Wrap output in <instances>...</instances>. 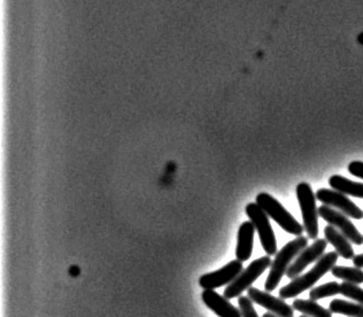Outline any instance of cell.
<instances>
[{"instance_id": "cell-25", "label": "cell", "mask_w": 363, "mask_h": 317, "mask_svg": "<svg viewBox=\"0 0 363 317\" xmlns=\"http://www.w3.org/2000/svg\"><path fill=\"white\" fill-rule=\"evenodd\" d=\"M299 317H309V316H306V315H304V316H299Z\"/></svg>"}, {"instance_id": "cell-7", "label": "cell", "mask_w": 363, "mask_h": 317, "mask_svg": "<svg viewBox=\"0 0 363 317\" xmlns=\"http://www.w3.org/2000/svg\"><path fill=\"white\" fill-rule=\"evenodd\" d=\"M318 215L330 226L339 230L350 240V243H353L357 246L363 245L362 235L345 214L341 213L327 205H322L321 207L318 208Z\"/></svg>"}, {"instance_id": "cell-12", "label": "cell", "mask_w": 363, "mask_h": 317, "mask_svg": "<svg viewBox=\"0 0 363 317\" xmlns=\"http://www.w3.org/2000/svg\"><path fill=\"white\" fill-rule=\"evenodd\" d=\"M201 299L204 304L219 317H241V311L214 290H204Z\"/></svg>"}, {"instance_id": "cell-8", "label": "cell", "mask_w": 363, "mask_h": 317, "mask_svg": "<svg viewBox=\"0 0 363 317\" xmlns=\"http://www.w3.org/2000/svg\"><path fill=\"white\" fill-rule=\"evenodd\" d=\"M316 199L323 202V205L337 209L341 213L345 214L346 216L352 217L354 220L363 219V211L357 207L353 201L348 199V196L336 190L329 189H320L316 192Z\"/></svg>"}, {"instance_id": "cell-2", "label": "cell", "mask_w": 363, "mask_h": 317, "mask_svg": "<svg viewBox=\"0 0 363 317\" xmlns=\"http://www.w3.org/2000/svg\"><path fill=\"white\" fill-rule=\"evenodd\" d=\"M308 245V237H297L296 239L286 244L280 252H277L273 263L270 265V272L267 281L264 283L266 291L271 292L278 286L283 276L286 275L290 265H292L294 258L299 256L300 253Z\"/></svg>"}, {"instance_id": "cell-4", "label": "cell", "mask_w": 363, "mask_h": 317, "mask_svg": "<svg viewBox=\"0 0 363 317\" xmlns=\"http://www.w3.org/2000/svg\"><path fill=\"white\" fill-rule=\"evenodd\" d=\"M297 199L301 209L304 228L311 239L316 240L318 236V208L316 207V196L308 183H300L297 186Z\"/></svg>"}, {"instance_id": "cell-6", "label": "cell", "mask_w": 363, "mask_h": 317, "mask_svg": "<svg viewBox=\"0 0 363 317\" xmlns=\"http://www.w3.org/2000/svg\"><path fill=\"white\" fill-rule=\"evenodd\" d=\"M246 215L250 217L252 223L260 237L261 245L268 256H276L277 242L276 236L273 233V228L269 222V216L261 209L257 202H251L246 206Z\"/></svg>"}, {"instance_id": "cell-9", "label": "cell", "mask_w": 363, "mask_h": 317, "mask_svg": "<svg viewBox=\"0 0 363 317\" xmlns=\"http://www.w3.org/2000/svg\"><path fill=\"white\" fill-rule=\"evenodd\" d=\"M243 272V263L234 260L216 272H208L199 279V285L204 290H215L223 285L232 284Z\"/></svg>"}, {"instance_id": "cell-23", "label": "cell", "mask_w": 363, "mask_h": 317, "mask_svg": "<svg viewBox=\"0 0 363 317\" xmlns=\"http://www.w3.org/2000/svg\"><path fill=\"white\" fill-rule=\"evenodd\" d=\"M353 263L355 267H357V268H363V253L362 254H359V256H354L353 259Z\"/></svg>"}, {"instance_id": "cell-11", "label": "cell", "mask_w": 363, "mask_h": 317, "mask_svg": "<svg viewBox=\"0 0 363 317\" xmlns=\"http://www.w3.org/2000/svg\"><path fill=\"white\" fill-rule=\"evenodd\" d=\"M248 297L253 302L259 304L269 313L278 317H294V309L292 306L286 304L283 299L276 298L270 295L269 292L261 291L259 288H250L248 290Z\"/></svg>"}, {"instance_id": "cell-18", "label": "cell", "mask_w": 363, "mask_h": 317, "mask_svg": "<svg viewBox=\"0 0 363 317\" xmlns=\"http://www.w3.org/2000/svg\"><path fill=\"white\" fill-rule=\"evenodd\" d=\"M332 275L344 282L352 284H362L363 270L357 267H343V265H334L332 269Z\"/></svg>"}, {"instance_id": "cell-13", "label": "cell", "mask_w": 363, "mask_h": 317, "mask_svg": "<svg viewBox=\"0 0 363 317\" xmlns=\"http://www.w3.org/2000/svg\"><path fill=\"white\" fill-rule=\"evenodd\" d=\"M254 233L255 227L251 221H246L238 229L236 256L241 263H245L251 258L253 252Z\"/></svg>"}, {"instance_id": "cell-10", "label": "cell", "mask_w": 363, "mask_h": 317, "mask_svg": "<svg viewBox=\"0 0 363 317\" xmlns=\"http://www.w3.org/2000/svg\"><path fill=\"white\" fill-rule=\"evenodd\" d=\"M328 246V242L325 239H316L311 246L306 247L299 256H297L292 265H290L286 272V276L290 279H294L301 275V272L308 267L311 263L321 259L325 254V249Z\"/></svg>"}, {"instance_id": "cell-14", "label": "cell", "mask_w": 363, "mask_h": 317, "mask_svg": "<svg viewBox=\"0 0 363 317\" xmlns=\"http://www.w3.org/2000/svg\"><path fill=\"white\" fill-rule=\"evenodd\" d=\"M325 240L328 243L332 244V246L336 249V252L338 253V256L344 258V259L350 260L353 259L354 249L350 245V240L336 228L332 227L329 224L328 227H325Z\"/></svg>"}, {"instance_id": "cell-17", "label": "cell", "mask_w": 363, "mask_h": 317, "mask_svg": "<svg viewBox=\"0 0 363 317\" xmlns=\"http://www.w3.org/2000/svg\"><path fill=\"white\" fill-rule=\"evenodd\" d=\"M329 311L332 314L346 315L348 317H363V306L350 301L334 299L330 302Z\"/></svg>"}, {"instance_id": "cell-16", "label": "cell", "mask_w": 363, "mask_h": 317, "mask_svg": "<svg viewBox=\"0 0 363 317\" xmlns=\"http://www.w3.org/2000/svg\"><path fill=\"white\" fill-rule=\"evenodd\" d=\"M292 307L294 311H300L302 314L309 317H332V311L325 309L314 300H304L297 299L293 301Z\"/></svg>"}, {"instance_id": "cell-15", "label": "cell", "mask_w": 363, "mask_h": 317, "mask_svg": "<svg viewBox=\"0 0 363 317\" xmlns=\"http://www.w3.org/2000/svg\"><path fill=\"white\" fill-rule=\"evenodd\" d=\"M329 184L332 190L350 196V197L363 199V183L353 182L341 175H334L329 179Z\"/></svg>"}, {"instance_id": "cell-19", "label": "cell", "mask_w": 363, "mask_h": 317, "mask_svg": "<svg viewBox=\"0 0 363 317\" xmlns=\"http://www.w3.org/2000/svg\"><path fill=\"white\" fill-rule=\"evenodd\" d=\"M341 293V284L337 282L327 283V284L321 285L318 288H314L309 292V298L311 300H320V299L328 298L332 295Z\"/></svg>"}, {"instance_id": "cell-20", "label": "cell", "mask_w": 363, "mask_h": 317, "mask_svg": "<svg viewBox=\"0 0 363 317\" xmlns=\"http://www.w3.org/2000/svg\"><path fill=\"white\" fill-rule=\"evenodd\" d=\"M341 295L352 300L357 301V304L363 306V288H359L357 284L344 282L341 284Z\"/></svg>"}, {"instance_id": "cell-1", "label": "cell", "mask_w": 363, "mask_h": 317, "mask_svg": "<svg viewBox=\"0 0 363 317\" xmlns=\"http://www.w3.org/2000/svg\"><path fill=\"white\" fill-rule=\"evenodd\" d=\"M338 256H339L336 251L323 254L308 272L298 276L297 279H292V282L280 288V298L283 300L294 298L302 292L313 288L327 272H332V269L337 263Z\"/></svg>"}, {"instance_id": "cell-3", "label": "cell", "mask_w": 363, "mask_h": 317, "mask_svg": "<svg viewBox=\"0 0 363 317\" xmlns=\"http://www.w3.org/2000/svg\"><path fill=\"white\" fill-rule=\"evenodd\" d=\"M257 204L261 209L267 214L270 219H273L284 231L291 233L293 236H302L304 226L298 222L294 217L286 211V208L280 201L275 199L273 196L268 193L257 194Z\"/></svg>"}, {"instance_id": "cell-21", "label": "cell", "mask_w": 363, "mask_h": 317, "mask_svg": "<svg viewBox=\"0 0 363 317\" xmlns=\"http://www.w3.org/2000/svg\"><path fill=\"white\" fill-rule=\"evenodd\" d=\"M238 306H239L241 317H259L257 311L254 309L253 301L248 297L241 295L238 298Z\"/></svg>"}, {"instance_id": "cell-5", "label": "cell", "mask_w": 363, "mask_h": 317, "mask_svg": "<svg viewBox=\"0 0 363 317\" xmlns=\"http://www.w3.org/2000/svg\"><path fill=\"white\" fill-rule=\"evenodd\" d=\"M271 263L273 261L269 256L254 260L253 263H250L248 268L244 269L232 284H229L225 288L223 297L228 300L241 297V293L251 288L252 284L269 268Z\"/></svg>"}, {"instance_id": "cell-24", "label": "cell", "mask_w": 363, "mask_h": 317, "mask_svg": "<svg viewBox=\"0 0 363 317\" xmlns=\"http://www.w3.org/2000/svg\"><path fill=\"white\" fill-rule=\"evenodd\" d=\"M262 317H278V316H276V315L273 314V313H269V311H268V313H266V314H264V316H262Z\"/></svg>"}, {"instance_id": "cell-22", "label": "cell", "mask_w": 363, "mask_h": 317, "mask_svg": "<svg viewBox=\"0 0 363 317\" xmlns=\"http://www.w3.org/2000/svg\"><path fill=\"white\" fill-rule=\"evenodd\" d=\"M348 172L353 176H357V178L363 179V162L353 161L348 165Z\"/></svg>"}]
</instances>
